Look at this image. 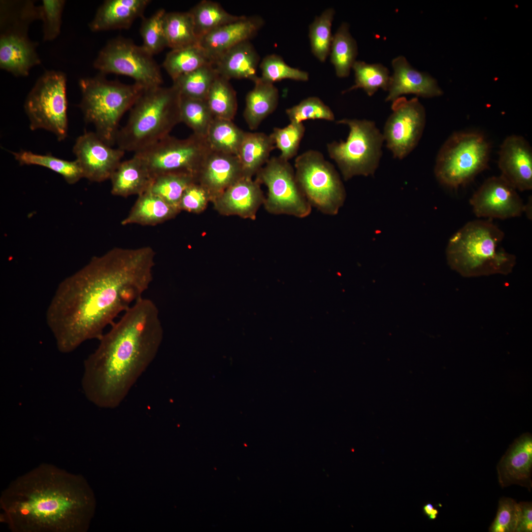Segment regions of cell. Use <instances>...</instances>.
<instances>
[{
  "instance_id": "1",
  "label": "cell",
  "mask_w": 532,
  "mask_h": 532,
  "mask_svg": "<svg viewBox=\"0 0 532 532\" xmlns=\"http://www.w3.org/2000/svg\"><path fill=\"white\" fill-rule=\"evenodd\" d=\"M152 280L149 263L134 249L116 247L93 257L61 281L47 307L46 323L58 350L69 353L87 340H99Z\"/></svg>"
},
{
  "instance_id": "2",
  "label": "cell",
  "mask_w": 532,
  "mask_h": 532,
  "mask_svg": "<svg viewBox=\"0 0 532 532\" xmlns=\"http://www.w3.org/2000/svg\"><path fill=\"white\" fill-rule=\"evenodd\" d=\"M99 340L84 362L83 392L93 404L114 409L156 357L163 330L156 304L142 298Z\"/></svg>"
},
{
  "instance_id": "3",
  "label": "cell",
  "mask_w": 532,
  "mask_h": 532,
  "mask_svg": "<svg viewBox=\"0 0 532 532\" xmlns=\"http://www.w3.org/2000/svg\"><path fill=\"white\" fill-rule=\"evenodd\" d=\"M90 498L81 476L43 463L2 492V518L13 532H81Z\"/></svg>"
},
{
  "instance_id": "4",
  "label": "cell",
  "mask_w": 532,
  "mask_h": 532,
  "mask_svg": "<svg viewBox=\"0 0 532 532\" xmlns=\"http://www.w3.org/2000/svg\"><path fill=\"white\" fill-rule=\"evenodd\" d=\"M504 236L491 220L469 221L450 238L446 249L448 265L465 277L507 275L516 259L503 247Z\"/></svg>"
},
{
  "instance_id": "5",
  "label": "cell",
  "mask_w": 532,
  "mask_h": 532,
  "mask_svg": "<svg viewBox=\"0 0 532 532\" xmlns=\"http://www.w3.org/2000/svg\"><path fill=\"white\" fill-rule=\"evenodd\" d=\"M180 94L172 85L144 89L131 109L115 143L125 152H139L169 135L181 122Z\"/></svg>"
},
{
  "instance_id": "6",
  "label": "cell",
  "mask_w": 532,
  "mask_h": 532,
  "mask_svg": "<svg viewBox=\"0 0 532 532\" xmlns=\"http://www.w3.org/2000/svg\"><path fill=\"white\" fill-rule=\"evenodd\" d=\"M79 104L85 120L92 124L97 134L107 144L116 142L120 121L131 109L143 90L134 83L108 80L101 75L81 78Z\"/></svg>"
},
{
  "instance_id": "7",
  "label": "cell",
  "mask_w": 532,
  "mask_h": 532,
  "mask_svg": "<svg viewBox=\"0 0 532 532\" xmlns=\"http://www.w3.org/2000/svg\"><path fill=\"white\" fill-rule=\"evenodd\" d=\"M491 149L490 142L480 133H453L438 152L434 169L436 179L451 189L467 184L488 167Z\"/></svg>"
},
{
  "instance_id": "8",
  "label": "cell",
  "mask_w": 532,
  "mask_h": 532,
  "mask_svg": "<svg viewBox=\"0 0 532 532\" xmlns=\"http://www.w3.org/2000/svg\"><path fill=\"white\" fill-rule=\"evenodd\" d=\"M336 123L348 127V136L344 141L328 143L327 150L344 180L357 175H373L382 155L383 133L370 120L345 118Z\"/></svg>"
},
{
  "instance_id": "9",
  "label": "cell",
  "mask_w": 532,
  "mask_h": 532,
  "mask_svg": "<svg viewBox=\"0 0 532 532\" xmlns=\"http://www.w3.org/2000/svg\"><path fill=\"white\" fill-rule=\"evenodd\" d=\"M294 166L297 182L310 206L323 214L336 215L344 202L346 191L334 166L314 150L297 157Z\"/></svg>"
},
{
  "instance_id": "10",
  "label": "cell",
  "mask_w": 532,
  "mask_h": 532,
  "mask_svg": "<svg viewBox=\"0 0 532 532\" xmlns=\"http://www.w3.org/2000/svg\"><path fill=\"white\" fill-rule=\"evenodd\" d=\"M66 76L59 71H46L28 94L24 109L34 131L44 129L53 133L60 141L67 133Z\"/></svg>"
},
{
  "instance_id": "11",
  "label": "cell",
  "mask_w": 532,
  "mask_h": 532,
  "mask_svg": "<svg viewBox=\"0 0 532 532\" xmlns=\"http://www.w3.org/2000/svg\"><path fill=\"white\" fill-rule=\"evenodd\" d=\"M142 46L132 40L117 37L100 50L94 66L102 74L128 76L143 89L161 86L163 80L160 67Z\"/></svg>"
},
{
  "instance_id": "12",
  "label": "cell",
  "mask_w": 532,
  "mask_h": 532,
  "mask_svg": "<svg viewBox=\"0 0 532 532\" xmlns=\"http://www.w3.org/2000/svg\"><path fill=\"white\" fill-rule=\"evenodd\" d=\"M210 150L205 137L193 133L184 139L168 135L134 154L145 163L153 178L163 173L179 172L197 178Z\"/></svg>"
},
{
  "instance_id": "13",
  "label": "cell",
  "mask_w": 532,
  "mask_h": 532,
  "mask_svg": "<svg viewBox=\"0 0 532 532\" xmlns=\"http://www.w3.org/2000/svg\"><path fill=\"white\" fill-rule=\"evenodd\" d=\"M257 181L267 188L265 202L270 212L299 218L307 217L310 206L297 182L294 167L278 157H272L257 173Z\"/></svg>"
},
{
  "instance_id": "14",
  "label": "cell",
  "mask_w": 532,
  "mask_h": 532,
  "mask_svg": "<svg viewBox=\"0 0 532 532\" xmlns=\"http://www.w3.org/2000/svg\"><path fill=\"white\" fill-rule=\"evenodd\" d=\"M392 110L382 133L394 157L401 160L419 142L426 124V111L417 98L407 100L402 96L392 101Z\"/></svg>"
},
{
  "instance_id": "15",
  "label": "cell",
  "mask_w": 532,
  "mask_h": 532,
  "mask_svg": "<svg viewBox=\"0 0 532 532\" xmlns=\"http://www.w3.org/2000/svg\"><path fill=\"white\" fill-rule=\"evenodd\" d=\"M469 202L477 217L488 220L519 217L525 206L517 190L500 175L485 180Z\"/></svg>"
},
{
  "instance_id": "16",
  "label": "cell",
  "mask_w": 532,
  "mask_h": 532,
  "mask_svg": "<svg viewBox=\"0 0 532 532\" xmlns=\"http://www.w3.org/2000/svg\"><path fill=\"white\" fill-rule=\"evenodd\" d=\"M29 24L17 21L0 24V67L16 76H26L40 63L37 43L28 36Z\"/></svg>"
},
{
  "instance_id": "17",
  "label": "cell",
  "mask_w": 532,
  "mask_h": 532,
  "mask_svg": "<svg viewBox=\"0 0 532 532\" xmlns=\"http://www.w3.org/2000/svg\"><path fill=\"white\" fill-rule=\"evenodd\" d=\"M73 152L85 178L91 182L110 179L125 152L113 148L96 133L86 132L76 140Z\"/></svg>"
},
{
  "instance_id": "18",
  "label": "cell",
  "mask_w": 532,
  "mask_h": 532,
  "mask_svg": "<svg viewBox=\"0 0 532 532\" xmlns=\"http://www.w3.org/2000/svg\"><path fill=\"white\" fill-rule=\"evenodd\" d=\"M498 166L501 176L516 190L532 189V150L523 136L513 134L501 143Z\"/></svg>"
},
{
  "instance_id": "19",
  "label": "cell",
  "mask_w": 532,
  "mask_h": 532,
  "mask_svg": "<svg viewBox=\"0 0 532 532\" xmlns=\"http://www.w3.org/2000/svg\"><path fill=\"white\" fill-rule=\"evenodd\" d=\"M392 65L394 72L390 78L386 101L392 102L405 94L426 98L442 95L436 80L428 73L413 68L404 56L394 58Z\"/></svg>"
},
{
  "instance_id": "20",
  "label": "cell",
  "mask_w": 532,
  "mask_h": 532,
  "mask_svg": "<svg viewBox=\"0 0 532 532\" xmlns=\"http://www.w3.org/2000/svg\"><path fill=\"white\" fill-rule=\"evenodd\" d=\"M264 24L258 16H241L238 20L211 32L199 40L212 62L233 46L254 37Z\"/></svg>"
},
{
  "instance_id": "21",
  "label": "cell",
  "mask_w": 532,
  "mask_h": 532,
  "mask_svg": "<svg viewBox=\"0 0 532 532\" xmlns=\"http://www.w3.org/2000/svg\"><path fill=\"white\" fill-rule=\"evenodd\" d=\"M532 438L524 434L508 448L499 462L497 469L501 487L513 484L532 487Z\"/></svg>"
},
{
  "instance_id": "22",
  "label": "cell",
  "mask_w": 532,
  "mask_h": 532,
  "mask_svg": "<svg viewBox=\"0 0 532 532\" xmlns=\"http://www.w3.org/2000/svg\"><path fill=\"white\" fill-rule=\"evenodd\" d=\"M244 176L236 156L210 149L197 175L200 185L210 194L221 195Z\"/></svg>"
},
{
  "instance_id": "23",
  "label": "cell",
  "mask_w": 532,
  "mask_h": 532,
  "mask_svg": "<svg viewBox=\"0 0 532 532\" xmlns=\"http://www.w3.org/2000/svg\"><path fill=\"white\" fill-rule=\"evenodd\" d=\"M149 0H107L99 7L89 24L93 32L130 28L134 21L143 17Z\"/></svg>"
},
{
  "instance_id": "24",
  "label": "cell",
  "mask_w": 532,
  "mask_h": 532,
  "mask_svg": "<svg viewBox=\"0 0 532 532\" xmlns=\"http://www.w3.org/2000/svg\"><path fill=\"white\" fill-rule=\"evenodd\" d=\"M260 56L250 40L242 42L230 48L212 62L218 74L224 78L247 79L254 82Z\"/></svg>"
},
{
  "instance_id": "25",
  "label": "cell",
  "mask_w": 532,
  "mask_h": 532,
  "mask_svg": "<svg viewBox=\"0 0 532 532\" xmlns=\"http://www.w3.org/2000/svg\"><path fill=\"white\" fill-rule=\"evenodd\" d=\"M153 178L145 163L134 154L132 158L121 162L112 174L111 193L125 198L139 196L149 189Z\"/></svg>"
},
{
  "instance_id": "26",
  "label": "cell",
  "mask_w": 532,
  "mask_h": 532,
  "mask_svg": "<svg viewBox=\"0 0 532 532\" xmlns=\"http://www.w3.org/2000/svg\"><path fill=\"white\" fill-rule=\"evenodd\" d=\"M179 211L147 190L138 196L128 215L121 224L123 226H156L172 218Z\"/></svg>"
},
{
  "instance_id": "27",
  "label": "cell",
  "mask_w": 532,
  "mask_h": 532,
  "mask_svg": "<svg viewBox=\"0 0 532 532\" xmlns=\"http://www.w3.org/2000/svg\"><path fill=\"white\" fill-rule=\"evenodd\" d=\"M253 89L246 97L243 117L247 126L252 130L257 129L262 121L276 108L279 100V92L272 83L259 77L254 82Z\"/></svg>"
},
{
  "instance_id": "28",
  "label": "cell",
  "mask_w": 532,
  "mask_h": 532,
  "mask_svg": "<svg viewBox=\"0 0 532 532\" xmlns=\"http://www.w3.org/2000/svg\"><path fill=\"white\" fill-rule=\"evenodd\" d=\"M220 201L228 211L252 216L264 200L259 182L243 176L220 195Z\"/></svg>"
},
{
  "instance_id": "29",
  "label": "cell",
  "mask_w": 532,
  "mask_h": 532,
  "mask_svg": "<svg viewBox=\"0 0 532 532\" xmlns=\"http://www.w3.org/2000/svg\"><path fill=\"white\" fill-rule=\"evenodd\" d=\"M269 135L260 132H245L237 155L244 176H251L261 169L269 159L275 148Z\"/></svg>"
},
{
  "instance_id": "30",
  "label": "cell",
  "mask_w": 532,
  "mask_h": 532,
  "mask_svg": "<svg viewBox=\"0 0 532 532\" xmlns=\"http://www.w3.org/2000/svg\"><path fill=\"white\" fill-rule=\"evenodd\" d=\"M189 11L192 16L195 33L199 40L216 29L241 17L228 12L219 3L209 0L200 1Z\"/></svg>"
},
{
  "instance_id": "31",
  "label": "cell",
  "mask_w": 532,
  "mask_h": 532,
  "mask_svg": "<svg viewBox=\"0 0 532 532\" xmlns=\"http://www.w3.org/2000/svg\"><path fill=\"white\" fill-rule=\"evenodd\" d=\"M357 54V42L349 32L348 24L343 22L333 35L329 54L337 77L349 76Z\"/></svg>"
},
{
  "instance_id": "32",
  "label": "cell",
  "mask_w": 532,
  "mask_h": 532,
  "mask_svg": "<svg viewBox=\"0 0 532 532\" xmlns=\"http://www.w3.org/2000/svg\"><path fill=\"white\" fill-rule=\"evenodd\" d=\"M208 64H212V61L198 44L171 49L166 54L163 66L173 80Z\"/></svg>"
},
{
  "instance_id": "33",
  "label": "cell",
  "mask_w": 532,
  "mask_h": 532,
  "mask_svg": "<svg viewBox=\"0 0 532 532\" xmlns=\"http://www.w3.org/2000/svg\"><path fill=\"white\" fill-rule=\"evenodd\" d=\"M245 132L232 120L214 118L205 138L211 150L237 156Z\"/></svg>"
},
{
  "instance_id": "34",
  "label": "cell",
  "mask_w": 532,
  "mask_h": 532,
  "mask_svg": "<svg viewBox=\"0 0 532 532\" xmlns=\"http://www.w3.org/2000/svg\"><path fill=\"white\" fill-rule=\"evenodd\" d=\"M164 27L167 46L171 49L199 44L189 11L166 12Z\"/></svg>"
},
{
  "instance_id": "35",
  "label": "cell",
  "mask_w": 532,
  "mask_h": 532,
  "mask_svg": "<svg viewBox=\"0 0 532 532\" xmlns=\"http://www.w3.org/2000/svg\"><path fill=\"white\" fill-rule=\"evenodd\" d=\"M13 154L20 165H37L47 168L61 175L68 184H75L83 178L82 170L76 160L69 161L49 154L39 155L25 150Z\"/></svg>"
},
{
  "instance_id": "36",
  "label": "cell",
  "mask_w": 532,
  "mask_h": 532,
  "mask_svg": "<svg viewBox=\"0 0 532 532\" xmlns=\"http://www.w3.org/2000/svg\"><path fill=\"white\" fill-rule=\"evenodd\" d=\"M218 75L212 64H208L178 76L172 80V86L182 96L206 100Z\"/></svg>"
},
{
  "instance_id": "37",
  "label": "cell",
  "mask_w": 532,
  "mask_h": 532,
  "mask_svg": "<svg viewBox=\"0 0 532 532\" xmlns=\"http://www.w3.org/2000/svg\"><path fill=\"white\" fill-rule=\"evenodd\" d=\"M196 181V177L191 174L165 173L154 176L148 190L180 210L179 204L184 192Z\"/></svg>"
},
{
  "instance_id": "38",
  "label": "cell",
  "mask_w": 532,
  "mask_h": 532,
  "mask_svg": "<svg viewBox=\"0 0 532 532\" xmlns=\"http://www.w3.org/2000/svg\"><path fill=\"white\" fill-rule=\"evenodd\" d=\"M214 118L233 120L236 113V93L229 80L218 75L206 99Z\"/></svg>"
},
{
  "instance_id": "39",
  "label": "cell",
  "mask_w": 532,
  "mask_h": 532,
  "mask_svg": "<svg viewBox=\"0 0 532 532\" xmlns=\"http://www.w3.org/2000/svg\"><path fill=\"white\" fill-rule=\"evenodd\" d=\"M352 69L354 71L355 84L344 93L360 88L363 89L369 96H372L379 89L388 90L391 76L389 69L383 65L356 61Z\"/></svg>"
},
{
  "instance_id": "40",
  "label": "cell",
  "mask_w": 532,
  "mask_h": 532,
  "mask_svg": "<svg viewBox=\"0 0 532 532\" xmlns=\"http://www.w3.org/2000/svg\"><path fill=\"white\" fill-rule=\"evenodd\" d=\"M181 122L197 135L205 137L214 117L206 100L180 95L179 104Z\"/></svg>"
},
{
  "instance_id": "41",
  "label": "cell",
  "mask_w": 532,
  "mask_h": 532,
  "mask_svg": "<svg viewBox=\"0 0 532 532\" xmlns=\"http://www.w3.org/2000/svg\"><path fill=\"white\" fill-rule=\"evenodd\" d=\"M334 14L333 8L326 9L315 18L309 27L311 52L321 62H324L330 54L333 36L332 26Z\"/></svg>"
},
{
  "instance_id": "42",
  "label": "cell",
  "mask_w": 532,
  "mask_h": 532,
  "mask_svg": "<svg viewBox=\"0 0 532 532\" xmlns=\"http://www.w3.org/2000/svg\"><path fill=\"white\" fill-rule=\"evenodd\" d=\"M166 13L164 9H160L151 16L142 18L140 28L142 46L153 56L167 47L164 27Z\"/></svg>"
},
{
  "instance_id": "43",
  "label": "cell",
  "mask_w": 532,
  "mask_h": 532,
  "mask_svg": "<svg viewBox=\"0 0 532 532\" xmlns=\"http://www.w3.org/2000/svg\"><path fill=\"white\" fill-rule=\"evenodd\" d=\"M260 67L262 71L261 78L272 84L286 79L299 81H307L309 79L308 72L291 67L281 56L275 54L264 57Z\"/></svg>"
},
{
  "instance_id": "44",
  "label": "cell",
  "mask_w": 532,
  "mask_h": 532,
  "mask_svg": "<svg viewBox=\"0 0 532 532\" xmlns=\"http://www.w3.org/2000/svg\"><path fill=\"white\" fill-rule=\"evenodd\" d=\"M305 128L303 123L290 122L284 128H274L270 134L275 147L281 154L279 157L289 161L297 155L300 141L303 138Z\"/></svg>"
},
{
  "instance_id": "45",
  "label": "cell",
  "mask_w": 532,
  "mask_h": 532,
  "mask_svg": "<svg viewBox=\"0 0 532 532\" xmlns=\"http://www.w3.org/2000/svg\"><path fill=\"white\" fill-rule=\"evenodd\" d=\"M286 113L290 122L297 123L310 119L334 120V115L330 107L316 97L303 100L299 104L287 108Z\"/></svg>"
},
{
  "instance_id": "46",
  "label": "cell",
  "mask_w": 532,
  "mask_h": 532,
  "mask_svg": "<svg viewBox=\"0 0 532 532\" xmlns=\"http://www.w3.org/2000/svg\"><path fill=\"white\" fill-rule=\"evenodd\" d=\"M38 6L39 19L42 21L43 39L51 41L60 33L64 0H43Z\"/></svg>"
},
{
  "instance_id": "47",
  "label": "cell",
  "mask_w": 532,
  "mask_h": 532,
  "mask_svg": "<svg viewBox=\"0 0 532 532\" xmlns=\"http://www.w3.org/2000/svg\"><path fill=\"white\" fill-rule=\"evenodd\" d=\"M520 514L519 503L502 497L499 501L496 517L489 529L491 532H515Z\"/></svg>"
},
{
  "instance_id": "48",
  "label": "cell",
  "mask_w": 532,
  "mask_h": 532,
  "mask_svg": "<svg viewBox=\"0 0 532 532\" xmlns=\"http://www.w3.org/2000/svg\"><path fill=\"white\" fill-rule=\"evenodd\" d=\"M209 195L201 185L193 183L184 192L179 209L190 212H198L203 209Z\"/></svg>"
},
{
  "instance_id": "49",
  "label": "cell",
  "mask_w": 532,
  "mask_h": 532,
  "mask_svg": "<svg viewBox=\"0 0 532 532\" xmlns=\"http://www.w3.org/2000/svg\"><path fill=\"white\" fill-rule=\"evenodd\" d=\"M520 514L515 532H532V503L520 502Z\"/></svg>"
},
{
  "instance_id": "50",
  "label": "cell",
  "mask_w": 532,
  "mask_h": 532,
  "mask_svg": "<svg viewBox=\"0 0 532 532\" xmlns=\"http://www.w3.org/2000/svg\"><path fill=\"white\" fill-rule=\"evenodd\" d=\"M423 509L424 514L431 520L436 519L439 513L438 510L435 509L433 505L430 503L426 504L423 506Z\"/></svg>"
},
{
  "instance_id": "51",
  "label": "cell",
  "mask_w": 532,
  "mask_h": 532,
  "mask_svg": "<svg viewBox=\"0 0 532 532\" xmlns=\"http://www.w3.org/2000/svg\"><path fill=\"white\" fill-rule=\"evenodd\" d=\"M530 208L532 209V200H529L527 204H525L524 212H526L529 219H532V215L530 214Z\"/></svg>"
}]
</instances>
